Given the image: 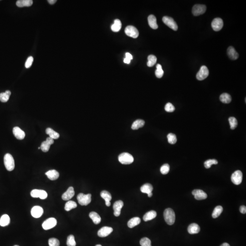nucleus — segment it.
Returning a JSON list of instances; mask_svg holds the SVG:
<instances>
[{
    "mask_svg": "<svg viewBox=\"0 0 246 246\" xmlns=\"http://www.w3.org/2000/svg\"><path fill=\"white\" fill-rule=\"evenodd\" d=\"M164 217L165 222L168 225H173L175 223L176 215L174 211L171 208H167L165 210Z\"/></svg>",
    "mask_w": 246,
    "mask_h": 246,
    "instance_id": "f257e3e1",
    "label": "nucleus"
},
{
    "mask_svg": "<svg viewBox=\"0 0 246 246\" xmlns=\"http://www.w3.org/2000/svg\"><path fill=\"white\" fill-rule=\"evenodd\" d=\"M4 163L6 168L9 172L13 171L15 168V161L10 154H6L4 157Z\"/></svg>",
    "mask_w": 246,
    "mask_h": 246,
    "instance_id": "f03ea898",
    "label": "nucleus"
},
{
    "mask_svg": "<svg viewBox=\"0 0 246 246\" xmlns=\"http://www.w3.org/2000/svg\"><path fill=\"white\" fill-rule=\"evenodd\" d=\"M119 161L122 164L129 165L133 162L134 159L133 156L128 153H123L119 154L118 157Z\"/></svg>",
    "mask_w": 246,
    "mask_h": 246,
    "instance_id": "7ed1b4c3",
    "label": "nucleus"
},
{
    "mask_svg": "<svg viewBox=\"0 0 246 246\" xmlns=\"http://www.w3.org/2000/svg\"><path fill=\"white\" fill-rule=\"evenodd\" d=\"M78 203L81 206H87L91 201V195L80 193L77 196Z\"/></svg>",
    "mask_w": 246,
    "mask_h": 246,
    "instance_id": "20e7f679",
    "label": "nucleus"
},
{
    "mask_svg": "<svg viewBox=\"0 0 246 246\" xmlns=\"http://www.w3.org/2000/svg\"><path fill=\"white\" fill-rule=\"evenodd\" d=\"M163 23L166 25L171 28V29L174 31H177L178 29V26L176 21L172 17H164L162 18Z\"/></svg>",
    "mask_w": 246,
    "mask_h": 246,
    "instance_id": "39448f33",
    "label": "nucleus"
},
{
    "mask_svg": "<svg viewBox=\"0 0 246 246\" xmlns=\"http://www.w3.org/2000/svg\"><path fill=\"white\" fill-rule=\"evenodd\" d=\"M57 224V220L53 217L47 219L43 223L42 227L44 230H48L52 229L56 226Z\"/></svg>",
    "mask_w": 246,
    "mask_h": 246,
    "instance_id": "423d86ee",
    "label": "nucleus"
},
{
    "mask_svg": "<svg viewBox=\"0 0 246 246\" xmlns=\"http://www.w3.org/2000/svg\"><path fill=\"white\" fill-rule=\"evenodd\" d=\"M125 33L128 36L136 39L138 37L139 33L136 28L133 26H127L125 29Z\"/></svg>",
    "mask_w": 246,
    "mask_h": 246,
    "instance_id": "0eeeda50",
    "label": "nucleus"
},
{
    "mask_svg": "<svg viewBox=\"0 0 246 246\" xmlns=\"http://www.w3.org/2000/svg\"><path fill=\"white\" fill-rule=\"evenodd\" d=\"M31 196L33 198H40L41 199H45L48 197V194L46 191L42 190L34 189L31 192Z\"/></svg>",
    "mask_w": 246,
    "mask_h": 246,
    "instance_id": "6e6552de",
    "label": "nucleus"
},
{
    "mask_svg": "<svg viewBox=\"0 0 246 246\" xmlns=\"http://www.w3.org/2000/svg\"><path fill=\"white\" fill-rule=\"evenodd\" d=\"M207 8L204 5H195L192 8V12L195 16H198L204 14L206 12Z\"/></svg>",
    "mask_w": 246,
    "mask_h": 246,
    "instance_id": "1a4fd4ad",
    "label": "nucleus"
},
{
    "mask_svg": "<svg viewBox=\"0 0 246 246\" xmlns=\"http://www.w3.org/2000/svg\"><path fill=\"white\" fill-rule=\"evenodd\" d=\"M243 180V173L240 171H235L232 175L231 180L232 183L236 185H238L242 183Z\"/></svg>",
    "mask_w": 246,
    "mask_h": 246,
    "instance_id": "9d476101",
    "label": "nucleus"
},
{
    "mask_svg": "<svg viewBox=\"0 0 246 246\" xmlns=\"http://www.w3.org/2000/svg\"><path fill=\"white\" fill-rule=\"evenodd\" d=\"M209 75V70L206 66H201L197 74L196 78L199 80H203Z\"/></svg>",
    "mask_w": 246,
    "mask_h": 246,
    "instance_id": "9b49d317",
    "label": "nucleus"
},
{
    "mask_svg": "<svg viewBox=\"0 0 246 246\" xmlns=\"http://www.w3.org/2000/svg\"><path fill=\"white\" fill-rule=\"evenodd\" d=\"M223 26V21L220 18H216L212 21V27L215 31H220L222 29Z\"/></svg>",
    "mask_w": 246,
    "mask_h": 246,
    "instance_id": "f8f14e48",
    "label": "nucleus"
},
{
    "mask_svg": "<svg viewBox=\"0 0 246 246\" xmlns=\"http://www.w3.org/2000/svg\"><path fill=\"white\" fill-rule=\"evenodd\" d=\"M54 143V140L50 137L48 138L46 141L42 142L40 149L44 152H47L50 149V146Z\"/></svg>",
    "mask_w": 246,
    "mask_h": 246,
    "instance_id": "ddd939ff",
    "label": "nucleus"
},
{
    "mask_svg": "<svg viewBox=\"0 0 246 246\" xmlns=\"http://www.w3.org/2000/svg\"><path fill=\"white\" fill-rule=\"evenodd\" d=\"M192 194L194 195L195 199L197 200H202L206 199L207 197V195L203 190L199 189H195L192 192Z\"/></svg>",
    "mask_w": 246,
    "mask_h": 246,
    "instance_id": "4468645a",
    "label": "nucleus"
},
{
    "mask_svg": "<svg viewBox=\"0 0 246 246\" xmlns=\"http://www.w3.org/2000/svg\"><path fill=\"white\" fill-rule=\"evenodd\" d=\"M31 215L34 218H38L43 215V209L40 206H34L31 210Z\"/></svg>",
    "mask_w": 246,
    "mask_h": 246,
    "instance_id": "2eb2a0df",
    "label": "nucleus"
},
{
    "mask_svg": "<svg viewBox=\"0 0 246 246\" xmlns=\"http://www.w3.org/2000/svg\"><path fill=\"white\" fill-rule=\"evenodd\" d=\"M123 206L124 203L121 200L117 201L114 203L113 205V209L114 210V214L115 216H119L121 215V210Z\"/></svg>",
    "mask_w": 246,
    "mask_h": 246,
    "instance_id": "dca6fc26",
    "label": "nucleus"
},
{
    "mask_svg": "<svg viewBox=\"0 0 246 246\" xmlns=\"http://www.w3.org/2000/svg\"><path fill=\"white\" fill-rule=\"evenodd\" d=\"M113 231V229L111 227H103L99 229L98 232V235L101 238H104L110 234Z\"/></svg>",
    "mask_w": 246,
    "mask_h": 246,
    "instance_id": "f3484780",
    "label": "nucleus"
},
{
    "mask_svg": "<svg viewBox=\"0 0 246 246\" xmlns=\"http://www.w3.org/2000/svg\"><path fill=\"white\" fill-rule=\"evenodd\" d=\"M153 187L150 184L146 183L143 185L141 187V192L143 193L148 194V197H151L152 196V191Z\"/></svg>",
    "mask_w": 246,
    "mask_h": 246,
    "instance_id": "a211bd4d",
    "label": "nucleus"
},
{
    "mask_svg": "<svg viewBox=\"0 0 246 246\" xmlns=\"http://www.w3.org/2000/svg\"><path fill=\"white\" fill-rule=\"evenodd\" d=\"M74 194L75 192L74 188L72 187H69L67 191L63 194L62 198L63 200L68 201L73 197V196H74Z\"/></svg>",
    "mask_w": 246,
    "mask_h": 246,
    "instance_id": "6ab92c4d",
    "label": "nucleus"
},
{
    "mask_svg": "<svg viewBox=\"0 0 246 246\" xmlns=\"http://www.w3.org/2000/svg\"><path fill=\"white\" fill-rule=\"evenodd\" d=\"M13 133L15 137L18 140H23L25 137L24 131L21 130L19 127H14L13 129Z\"/></svg>",
    "mask_w": 246,
    "mask_h": 246,
    "instance_id": "aec40b11",
    "label": "nucleus"
},
{
    "mask_svg": "<svg viewBox=\"0 0 246 246\" xmlns=\"http://www.w3.org/2000/svg\"><path fill=\"white\" fill-rule=\"evenodd\" d=\"M100 196L105 201V204L107 207L111 205L110 201L112 199V196L109 192L106 191H103L100 193Z\"/></svg>",
    "mask_w": 246,
    "mask_h": 246,
    "instance_id": "412c9836",
    "label": "nucleus"
},
{
    "mask_svg": "<svg viewBox=\"0 0 246 246\" xmlns=\"http://www.w3.org/2000/svg\"><path fill=\"white\" fill-rule=\"evenodd\" d=\"M227 53L230 59L235 60L238 58L239 54L232 47H229L227 50Z\"/></svg>",
    "mask_w": 246,
    "mask_h": 246,
    "instance_id": "4be33fe9",
    "label": "nucleus"
},
{
    "mask_svg": "<svg viewBox=\"0 0 246 246\" xmlns=\"http://www.w3.org/2000/svg\"><path fill=\"white\" fill-rule=\"evenodd\" d=\"M46 176H48V179L50 180L54 181L58 179L59 176V172L56 171L55 170H52L50 171L47 172L45 173Z\"/></svg>",
    "mask_w": 246,
    "mask_h": 246,
    "instance_id": "5701e85b",
    "label": "nucleus"
},
{
    "mask_svg": "<svg viewBox=\"0 0 246 246\" xmlns=\"http://www.w3.org/2000/svg\"><path fill=\"white\" fill-rule=\"evenodd\" d=\"M200 231L199 226L196 223H192L188 227V232L191 234H194L199 233Z\"/></svg>",
    "mask_w": 246,
    "mask_h": 246,
    "instance_id": "b1692460",
    "label": "nucleus"
},
{
    "mask_svg": "<svg viewBox=\"0 0 246 246\" xmlns=\"http://www.w3.org/2000/svg\"><path fill=\"white\" fill-rule=\"evenodd\" d=\"M148 23L150 28L153 29H157L158 28L156 17L153 15H150L148 18Z\"/></svg>",
    "mask_w": 246,
    "mask_h": 246,
    "instance_id": "393cba45",
    "label": "nucleus"
},
{
    "mask_svg": "<svg viewBox=\"0 0 246 246\" xmlns=\"http://www.w3.org/2000/svg\"><path fill=\"white\" fill-rule=\"evenodd\" d=\"M33 4L32 0H19L16 2L17 7L19 8L30 7Z\"/></svg>",
    "mask_w": 246,
    "mask_h": 246,
    "instance_id": "a878e982",
    "label": "nucleus"
},
{
    "mask_svg": "<svg viewBox=\"0 0 246 246\" xmlns=\"http://www.w3.org/2000/svg\"><path fill=\"white\" fill-rule=\"evenodd\" d=\"M157 213L156 211H150L148 212L144 215L143 220L145 222L153 219L156 216Z\"/></svg>",
    "mask_w": 246,
    "mask_h": 246,
    "instance_id": "bb28decb",
    "label": "nucleus"
},
{
    "mask_svg": "<svg viewBox=\"0 0 246 246\" xmlns=\"http://www.w3.org/2000/svg\"><path fill=\"white\" fill-rule=\"evenodd\" d=\"M89 216L95 224H98L101 222V218L98 213L94 212H92L89 214Z\"/></svg>",
    "mask_w": 246,
    "mask_h": 246,
    "instance_id": "cd10ccee",
    "label": "nucleus"
},
{
    "mask_svg": "<svg viewBox=\"0 0 246 246\" xmlns=\"http://www.w3.org/2000/svg\"><path fill=\"white\" fill-rule=\"evenodd\" d=\"M141 219L138 217H134L132 218L128 222V226L130 228H132L135 226H137L141 223Z\"/></svg>",
    "mask_w": 246,
    "mask_h": 246,
    "instance_id": "c85d7f7f",
    "label": "nucleus"
},
{
    "mask_svg": "<svg viewBox=\"0 0 246 246\" xmlns=\"http://www.w3.org/2000/svg\"><path fill=\"white\" fill-rule=\"evenodd\" d=\"M10 223V217L7 214H4L0 218V226L6 227Z\"/></svg>",
    "mask_w": 246,
    "mask_h": 246,
    "instance_id": "c756f323",
    "label": "nucleus"
},
{
    "mask_svg": "<svg viewBox=\"0 0 246 246\" xmlns=\"http://www.w3.org/2000/svg\"><path fill=\"white\" fill-rule=\"evenodd\" d=\"M145 124V121L142 119H139L134 122L132 124L131 128L133 130H136L139 128H141L144 126Z\"/></svg>",
    "mask_w": 246,
    "mask_h": 246,
    "instance_id": "7c9ffc66",
    "label": "nucleus"
},
{
    "mask_svg": "<svg viewBox=\"0 0 246 246\" xmlns=\"http://www.w3.org/2000/svg\"><path fill=\"white\" fill-rule=\"evenodd\" d=\"M46 133L47 134L49 135V137L52 139L53 140L58 139L60 136L59 134L57 132L55 131L54 130H53L51 128H47L46 129Z\"/></svg>",
    "mask_w": 246,
    "mask_h": 246,
    "instance_id": "2f4dec72",
    "label": "nucleus"
},
{
    "mask_svg": "<svg viewBox=\"0 0 246 246\" xmlns=\"http://www.w3.org/2000/svg\"><path fill=\"white\" fill-rule=\"evenodd\" d=\"M122 23L121 21L119 19L114 20V23L111 26V30L114 32H118L121 28Z\"/></svg>",
    "mask_w": 246,
    "mask_h": 246,
    "instance_id": "473e14b6",
    "label": "nucleus"
},
{
    "mask_svg": "<svg viewBox=\"0 0 246 246\" xmlns=\"http://www.w3.org/2000/svg\"><path fill=\"white\" fill-rule=\"evenodd\" d=\"M11 94L10 91L7 90L4 93L0 94V101L1 102L6 103L8 101Z\"/></svg>",
    "mask_w": 246,
    "mask_h": 246,
    "instance_id": "72a5a7b5",
    "label": "nucleus"
},
{
    "mask_svg": "<svg viewBox=\"0 0 246 246\" xmlns=\"http://www.w3.org/2000/svg\"><path fill=\"white\" fill-rule=\"evenodd\" d=\"M220 99L223 103H229L232 101L231 96L227 93H223L220 96Z\"/></svg>",
    "mask_w": 246,
    "mask_h": 246,
    "instance_id": "f704fd0d",
    "label": "nucleus"
},
{
    "mask_svg": "<svg viewBox=\"0 0 246 246\" xmlns=\"http://www.w3.org/2000/svg\"><path fill=\"white\" fill-rule=\"evenodd\" d=\"M77 207V204L75 202L72 201H68L65 204L64 209L66 211L68 212L72 209H74Z\"/></svg>",
    "mask_w": 246,
    "mask_h": 246,
    "instance_id": "c9c22d12",
    "label": "nucleus"
},
{
    "mask_svg": "<svg viewBox=\"0 0 246 246\" xmlns=\"http://www.w3.org/2000/svg\"><path fill=\"white\" fill-rule=\"evenodd\" d=\"M223 211V208L222 206H218L214 208L212 212V216L213 218H216L220 215Z\"/></svg>",
    "mask_w": 246,
    "mask_h": 246,
    "instance_id": "e433bc0d",
    "label": "nucleus"
},
{
    "mask_svg": "<svg viewBox=\"0 0 246 246\" xmlns=\"http://www.w3.org/2000/svg\"><path fill=\"white\" fill-rule=\"evenodd\" d=\"M157 62V58L153 55H150L148 57V62L147 65L148 67H151L156 64Z\"/></svg>",
    "mask_w": 246,
    "mask_h": 246,
    "instance_id": "4c0bfd02",
    "label": "nucleus"
},
{
    "mask_svg": "<svg viewBox=\"0 0 246 246\" xmlns=\"http://www.w3.org/2000/svg\"><path fill=\"white\" fill-rule=\"evenodd\" d=\"M155 74L157 78H162V76L164 74V71L162 69V66L161 64H158L156 65V70L155 72Z\"/></svg>",
    "mask_w": 246,
    "mask_h": 246,
    "instance_id": "58836bf2",
    "label": "nucleus"
},
{
    "mask_svg": "<svg viewBox=\"0 0 246 246\" xmlns=\"http://www.w3.org/2000/svg\"><path fill=\"white\" fill-rule=\"evenodd\" d=\"M229 124L230 125V128L232 130H234L238 126V121L236 119L233 117H230L228 119Z\"/></svg>",
    "mask_w": 246,
    "mask_h": 246,
    "instance_id": "ea45409f",
    "label": "nucleus"
},
{
    "mask_svg": "<svg viewBox=\"0 0 246 246\" xmlns=\"http://www.w3.org/2000/svg\"><path fill=\"white\" fill-rule=\"evenodd\" d=\"M218 164V161L215 159H210L207 160L204 162V166L207 169H209L211 167L212 165H216Z\"/></svg>",
    "mask_w": 246,
    "mask_h": 246,
    "instance_id": "a19ab883",
    "label": "nucleus"
},
{
    "mask_svg": "<svg viewBox=\"0 0 246 246\" xmlns=\"http://www.w3.org/2000/svg\"><path fill=\"white\" fill-rule=\"evenodd\" d=\"M67 245L68 246H76V243L74 235H70L68 237Z\"/></svg>",
    "mask_w": 246,
    "mask_h": 246,
    "instance_id": "79ce46f5",
    "label": "nucleus"
},
{
    "mask_svg": "<svg viewBox=\"0 0 246 246\" xmlns=\"http://www.w3.org/2000/svg\"><path fill=\"white\" fill-rule=\"evenodd\" d=\"M167 139L170 144H175L177 141V138L175 134L173 133L169 134L167 135Z\"/></svg>",
    "mask_w": 246,
    "mask_h": 246,
    "instance_id": "37998d69",
    "label": "nucleus"
},
{
    "mask_svg": "<svg viewBox=\"0 0 246 246\" xmlns=\"http://www.w3.org/2000/svg\"><path fill=\"white\" fill-rule=\"evenodd\" d=\"M151 241L148 238H142L140 241V244L141 246H151Z\"/></svg>",
    "mask_w": 246,
    "mask_h": 246,
    "instance_id": "c03bdc74",
    "label": "nucleus"
},
{
    "mask_svg": "<svg viewBox=\"0 0 246 246\" xmlns=\"http://www.w3.org/2000/svg\"><path fill=\"white\" fill-rule=\"evenodd\" d=\"M170 169V165H169L168 164H165L163 165L161 167L160 171L163 175H166V174H168L169 172Z\"/></svg>",
    "mask_w": 246,
    "mask_h": 246,
    "instance_id": "a18cd8bd",
    "label": "nucleus"
},
{
    "mask_svg": "<svg viewBox=\"0 0 246 246\" xmlns=\"http://www.w3.org/2000/svg\"><path fill=\"white\" fill-rule=\"evenodd\" d=\"M48 244L49 246H59L60 242L58 239L51 238L48 240Z\"/></svg>",
    "mask_w": 246,
    "mask_h": 246,
    "instance_id": "49530a36",
    "label": "nucleus"
},
{
    "mask_svg": "<svg viewBox=\"0 0 246 246\" xmlns=\"http://www.w3.org/2000/svg\"><path fill=\"white\" fill-rule=\"evenodd\" d=\"M165 111L167 112H173L175 111V107L170 103H166L165 107Z\"/></svg>",
    "mask_w": 246,
    "mask_h": 246,
    "instance_id": "de8ad7c7",
    "label": "nucleus"
},
{
    "mask_svg": "<svg viewBox=\"0 0 246 246\" xmlns=\"http://www.w3.org/2000/svg\"><path fill=\"white\" fill-rule=\"evenodd\" d=\"M33 62V58L32 57H29V58L27 59L26 63H25V67L26 68H29L32 65Z\"/></svg>",
    "mask_w": 246,
    "mask_h": 246,
    "instance_id": "09e8293b",
    "label": "nucleus"
},
{
    "mask_svg": "<svg viewBox=\"0 0 246 246\" xmlns=\"http://www.w3.org/2000/svg\"><path fill=\"white\" fill-rule=\"evenodd\" d=\"M240 212L243 214L246 213V207L245 206H242L240 207Z\"/></svg>",
    "mask_w": 246,
    "mask_h": 246,
    "instance_id": "8fccbe9b",
    "label": "nucleus"
},
{
    "mask_svg": "<svg viewBox=\"0 0 246 246\" xmlns=\"http://www.w3.org/2000/svg\"><path fill=\"white\" fill-rule=\"evenodd\" d=\"M125 58L131 60V59H133V56H132V55L130 53H129V52H126L125 54Z\"/></svg>",
    "mask_w": 246,
    "mask_h": 246,
    "instance_id": "3c124183",
    "label": "nucleus"
},
{
    "mask_svg": "<svg viewBox=\"0 0 246 246\" xmlns=\"http://www.w3.org/2000/svg\"><path fill=\"white\" fill-rule=\"evenodd\" d=\"M48 2L50 4L53 5L57 1L56 0H48Z\"/></svg>",
    "mask_w": 246,
    "mask_h": 246,
    "instance_id": "603ef678",
    "label": "nucleus"
},
{
    "mask_svg": "<svg viewBox=\"0 0 246 246\" xmlns=\"http://www.w3.org/2000/svg\"><path fill=\"white\" fill-rule=\"evenodd\" d=\"M130 61L131 60L128 59H126V58H125L124 59V62L125 63H126V64H129L130 63Z\"/></svg>",
    "mask_w": 246,
    "mask_h": 246,
    "instance_id": "864d4df0",
    "label": "nucleus"
},
{
    "mask_svg": "<svg viewBox=\"0 0 246 246\" xmlns=\"http://www.w3.org/2000/svg\"><path fill=\"white\" fill-rule=\"evenodd\" d=\"M220 246H230V245H229L228 243H224L223 244H222V245H221Z\"/></svg>",
    "mask_w": 246,
    "mask_h": 246,
    "instance_id": "5fc2aeb1",
    "label": "nucleus"
},
{
    "mask_svg": "<svg viewBox=\"0 0 246 246\" xmlns=\"http://www.w3.org/2000/svg\"><path fill=\"white\" fill-rule=\"evenodd\" d=\"M95 246H102V245H100V244H98V245H96Z\"/></svg>",
    "mask_w": 246,
    "mask_h": 246,
    "instance_id": "6e6d98bb",
    "label": "nucleus"
},
{
    "mask_svg": "<svg viewBox=\"0 0 246 246\" xmlns=\"http://www.w3.org/2000/svg\"><path fill=\"white\" fill-rule=\"evenodd\" d=\"M14 246H19L18 245H15Z\"/></svg>",
    "mask_w": 246,
    "mask_h": 246,
    "instance_id": "4d7b16f0",
    "label": "nucleus"
}]
</instances>
